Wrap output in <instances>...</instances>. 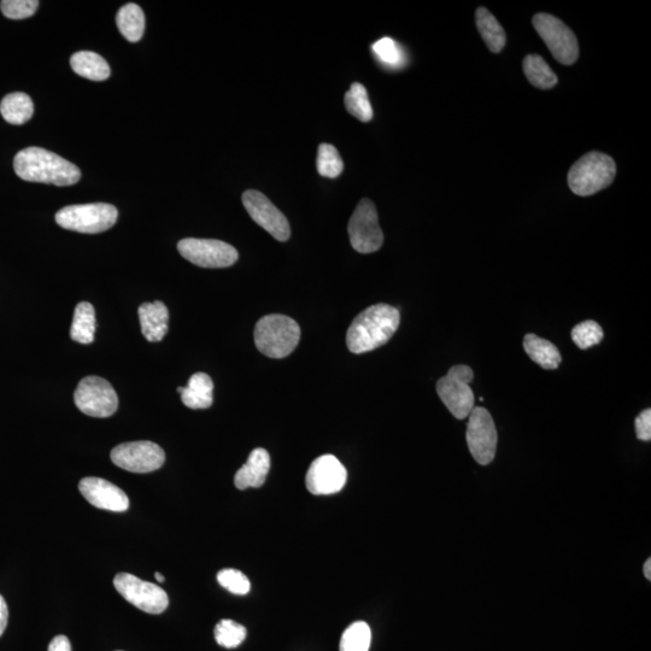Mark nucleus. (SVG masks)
Here are the masks:
<instances>
[{
	"label": "nucleus",
	"mask_w": 651,
	"mask_h": 651,
	"mask_svg": "<svg viewBox=\"0 0 651 651\" xmlns=\"http://www.w3.org/2000/svg\"><path fill=\"white\" fill-rule=\"evenodd\" d=\"M398 309L389 304H375L357 315L346 334V345L353 354H365L385 345L400 326Z\"/></svg>",
	"instance_id": "f257e3e1"
},
{
	"label": "nucleus",
	"mask_w": 651,
	"mask_h": 651,
	"mask_svg": "<svg viewBox=\"0 0 651 651\" xmlns=\"http://www.w3.org/2000/svg\"><path fill=\"white\" fill-rule=\"evenodd\" d=\"M17 177L29 183L73 186L81 179L79 167L45 149L32 148L17 152L14 158Z\"/></svg>",
	"instance_id": "f03ea898"
},
{
	"label": "nucleus",
	"mask_w": 651,
	"mask_h": 651,
	"mask_svg": "<svg viewBox=\"0 0 651 651\" xmlns=\"http://www.w3.org/2000/svg\"><path fill=\"white\" fill-rule=\"evenodd\" d=\"M301 339V328L289 316L271 314L258 320L255 344L261 354L271 359H284L293 353Z\"/></svg>",
	"instance_id": "7ed1b4c3"
},
{
	"label": "nucleus",
	"mask_w": 651,
	"mask_h": 651,
	"mask_svg": "<svg viewBox=\"0 0 651 651\" xmlns=\"http://www.w3.org/2000/svg\"><path fill=\"white\" fill-rule=\"evenodd\" d=\"M617 166L611 156L592 151L573 164L568 173V186L580 197H588L612 185Z\"/></svg>",
	"instance_id": "20e7f679"
},
{
	"label": "nucleus",
	"mask_w": 651,
	"mask_h": 651,
	"mask_svg": "<svg viewBox=\"0 0 651 651\" xmlns=\"http://www.w3.org/2000/svg\"><path fill=\"white\" fill-rule=\"evenodd\" d=\"M119 217V211L114 205L107 203H92L69 205L56 214L58 226L64 230L97 234L114 227Z\"/></svg>",
	"instance_id": "39448f33"
},
{
	"label": "nucleus",
	"mask_w": 651,
	"mask_h": 651,
	"mask_svg": "<svg viewBox=\"0 0 651 651\" xmlns=\"http://www.w3.org/2000/svg\"><path fill=\"white\" fill-rule=\"evenodd\" d=\"M473 378L472 368L460 365L451 368L444 378L438 380V396L456 419L468 418L474 408V394L469 386Z\"/></svg>",
	"instance_id": "423d86ee"
},
{
	"label": "nucleus",
	"mask_w": 651,
	"mask_h": 651,
	"mask_svg": "<svg viewBox=\"0 0 651 651\" xmlns=\"http://www.w3.org/2000/svg\"><path fill=\"white\" fill-rule=\"evenodd\" d=\"M539 37L547 44L557 62L572 66L579 57V44L576 35L561 20L549 14H537L533 17Z\"/></svg>",
	"instance_id": "0eeeda50"
},
{
	"label": "nucleus",
	"mask_w": 651,
	"mask_h": 651,
	"mask_svg": "<svg viewBox=\"0 0 651 651\" xmlns=\"http://www.w3.org/2000/svg\"><path fill=\"white\" fill-rule=\"evenodd\" d=\"M76 407L92 418H109L119 408V397L108 380L99 377L82 379L74 394Z\"/></svg>",
	"instance_id": "6e6552de"
},
{
	"label": "nucleus",
	"mask_w": 651,
	"mask_h": 651,
	"mask_svg": "<svg viewBox=\"0 0 651 651\" xmlns=\"http://www.w3.org/2000/svg\"><path fill=\"white\" fill-rule=\"evenodd\" d=\"M117 592L134 607L149 614H162L168 608L169 598L167 592L160 586L132 576L120 573L114 579Z\"/></svg>",
	"instance_id": "1a4fd4ad"
},
{
	"label": "nucleus",
	"mask_w": 651,
	"mask_h": 651,
	"mask_svg": "<svg viewBox=\"0 0 651 651\" xmlns=\"http://www.w3.org/2000/svg\"><path fill=\"white\" fill-rule=\"evenodd\" d=\"M349 236L353 248L360 254H372L384 243V233L379 226L378 211L367 198L357 205L349 222Z\"/></svg>",
	"instance_id": "9d476101"
},
{
	"label": "nucleus",
	"mask_w": 651,
	"mask_h": 651,
	"mask_svg": "<svg viewBox=\"0 0 651 651\" xmlns=\"http://www.w3.org/2000/svg\"><path fill=\"white\" fill-rule=\"evenodd\" d=\"M187 261L202 268H227L238 261V251L221 240L187 238L178 244Z\"/></svg>",
	"instance_id": "9b49d317"
},
{
	"label": "nucleus",
	"mask_w": 651,
	"mask_h": 651,
	"mask_svg": "<svg viewBox=\"0 0 651 651\" xmlns=\"http://www.w3.org/2000/svg\"><path fill=\"white\" fill-rule=\"evenodd\" d=\"M466 437L469 451L479 465L486 466L494 461L498 434L494 419L488 410L482 407L473 408L469 414Z\"/></svg>",
	"instance_id": "f8f14e48"
},
{
	"label": "nucleus",
	"mask_w": 651,
	"mask_h": 651,
	"mask_svg": "<svg viewBox=\"0 0 651 651\" xmlns=\"http://www.w3.org/2000/svg\"><path fill=\"white\" fill-rule=\"evenodd\" d=\"M111 461L132 473H150L160 469L166 454L160 445L148 441L123 443L111 450Z\"/></svg>",
	"instance_id": "ddd939ff"
},
{
	"label": "nucleus",
	"mask_w": 651,
	"mask_h": 651,
	"mask_svg": "<svg viewBox=\"0 0 651 651\" xmlns=\"http://www.w3.org/2000/svg\"><path fill=\"white\" fill-rule=\"evenodd\" d=\"M243 204L251 219L263 230L279 242L289 240L291 236L289 221L263 193L255 190L244 192Z\"/></svg>",
	"instance_id": "4468645a"
},
{
	"label": "nucleus",
	"mask_w": 651,
	"mask_h": 651,
	"mask_svg": "<svg viewBox=\"0 0 651 651\" xmlns=\"http://www.w3.org/2000/svg\"><path fill=\"white\" fill-rule=\"evenodd\" d=\"M348 479V472L336 456L324 455L314 460L306 477L310 494L325 496L337 494Z\"/></svg>",
	"instance_id": "2eb2a0df"
},
{
	"label": "nucleus",
	"mask_w": 651,
	"mask_h": 651,
	"mask_svg": "<svg viewBox=\"0 0 651 651\" xmlns=\"http://www.w3.org/2000/svg\"><path fill=\"white\" fill-rule=\"evenodd\" d=\"M81 495L92 506L109 512H126L129 508V498L125 491L102 478H84L79 484Z\"/></svg>",
	"instance_id": "dca6fc26"
},
{
	"label": "nucleus",
	"mask_w": 651,
	"mask_h": 651,
	"mask_svg": "<svg viewBox=\"0 0 651 651\" xmlns=\"http://www.w3.org/2000/svg\"><path fill=\"white\" fill-rule=\"evenodd\" d=\"M269 469H271V456L267 450L257 448L252 451L248 461L236 473L234 485L239 490L261 488L266 482Z\"/></svg>",
	"instance_id": "f3484780"
},
{
	"label": "nucleus",
	"mask_w": 651,
	"mask_h": 651,
	"mask_svg": "<svg viewBox=\"0 0 651 651\" xmlns=\"http://www.w3.org/2000/svg\"><path fill=\"white\" fill-rule=\"evenodd\" d=\"M143 336L150 343L161 342L166 337L169 326V312L166 304L160 301L144 303L138 309Z\"/></svg>",
	"instance_id": "a211bd4d"
},
{
	"label": "nucleus",
	"mask_w": 651,
	"mask_h": 651,
	"mask_svg": "<svg viewBox=\"0 0 651 651\" xmlns=\"http://www.w3.org/2000/svg\"><path fill=\"white\" fill-rule=\"evenodd\" d=\"M181 401L187 408L198 410L213 406V379L205 373L193 374L186 387H179Z\"/></svg>",
	"instance_id": "6ab92c4d"
},
{
	"label": "nucleus",
	"mask_w": 651,
	"mask_h": 651,
	"mask_svg": "<svg viewBox=\"0 0 651 651\" xmlns=\"http://www.w3.org/2000/svg\"><path fill=\"white\" fill-rule=\"evenodd\" d=\"M524 349L533 362L549 371L559 368L562 357L559 349L547 339L530 333L524 339Z\"/></svg>",
	"instance_id": "aec40b11"
},
{
	"label": "nucleus",
	"mask_w": 651,
	"mask_h": 651,
	"mask_svg": "<svg viewBox=\"0 0 651 651\" xmlns=\"http://www.w3.org/2000/svg\"><path fill=\"white\" fill-rule=\"evenodd\" d=\"M70 66L76 74L92 81L107 80L111 74L108 62L92 51L76 52L70 58Z\"/></svg>",
	"instance_id": "412c9836"
},
{
	"label": "nucleus",
	"mask_w": 651,
	"mask_h": 651,
	"mask_svg": "<svg viewBox=\"0 0 651 651\" xmlns=\"http://www.w3.org/2000/svg\"><path fill=\"white\" fill-rule=\"evenodd\" d=\"M0 114L11 125H23V123L31 120L34 115L32 98L23 92L10 93L0 103Z\"/></svg>",
	"instance_id": "4be33fe9"
},
{
	"label": "nucleus",
	"mask_w": 651,
	"mask_h": 651,
	"mask_svg": "<svg viewBox=\"0 0 651 651\" xmlns=\"http://www.w3.org/2000/svg\"><path fill=\"white\" fill-rule=\"evenodd\" d=\"M96 312L89 302H81L76 306L70 338L76 343L92 344L95 342Z\"/></svg>",
	"instance_id": "5701e85b"
},
{
	"label": "nucleus",
	"mask_w": 651,
	"mask_h": 651,
	"mask_svg": "<svg viewBox=\"0 0 651 651\" xmlns=\"http://www.w3.org/2000/svg\"><path fill=\"white\" fill-rule=\"evenodd\" d=\"M475 19H477L478 31L482 35L485 44L488 45L491 52L500 54L504 46H506L507 41L506 32H504L500 22L485 8H479L477 10Z\"/></svg>",
	"instance_id": "b1692460"
},
{
	"label": "nucleus",
	"mask_w": 651,
	"mask_h": 651,
	"mask_svg": "<svg viewBox=\"0 0 651 651\" xmlns=\"http://www.w3.org/2000/svg\"><path fill=\"white\" fill-rule=\"evenodd\" d=\"M119 31L131 43H138L145 31V15L137 4L129 3L122 7L116 16Z\"/></svg>",
	"instance_id": "393cba45"
},
{
	"label": "nucleus",
	"mask_w": 651,
	"mask_h": 651,
	"mask_svg": "<svg viewBox=\"0 0 651 651\" xmlns=\"http://www.w3.org/2000/svg\"><path fill=\"white\" fill-rule=\"evenodd\" d=\"M524 72L527 80L537 89L550 90L557 84V76L541 56H527L524 60Z\"/></svg>",
	"instance_id": "a878e982"
},
{
	"label": "nucleus",
	"mask_w": 651,
	"mask_h": 651,
	"mask_svg": "<svg viewBox=\"0 0 651 651\" xmlns=\"http://www.w3.org/2000/svg\"><path fill=\"white\" fill-rule=\"evenodd\" d=\"M344 103L349 113L361 122H369L373 119V109L369 102L366 87L354 82L350 90L346 92Z\"/></svg>",
	"instance_id": "bb28decb"
},
{
	"label": "nucleus",
	"mask_w": 651,
	"mask_h": 651,
	"mask_svg": "<svg viewBox=\"0 0 651 651\" xmlns=\"http://www.w3.org/2000/svg\"><path fill=\"white\" fill-rule=\"evenodd\" d=\"M372 632L363 621L351 624L340 641V651H368L371 647Z\"/></svg>",
	"instance_id": "cd10ccee"
},
{
	"label": "nucleus",
	"mask_w": 651,
	"mask_h": 651,
	"mask_svg": "<svg viewBox=\"0 0 651 651\" xmlns=\"http://www.w3.org/2000/svg\"><path fill=\"white\" fill-rule=\"evenodd\" d=\"M316 167L321 177L334 179L342 174L344 163L339 152L333 145L321 144L319 146Z\"/></svg>",
	"instance_id": "c85d7f7f"
},
{
	"label": "nucleus",
	"mask_w": 651,
	"mask_h": 651,
	"mask_svg": "<svg viewBox=\"0 0 651 651\" xmlns=\"http://www.w3.org/2000/svg\"><path fill=\"white\" fill-rule=\"evenodd\" d=\"M246 635L248 632L245 627L230 619L221 620L215 627V641L224 648L239 647L245 641Z\"/></svg>",
	"instance_id": "c756f323"
},
{
	"label": "nucleus",
	"mask_w": 651,
	"mask_h": 651,
	"mask_svg": "<svg viewBox=\"0 0 651 651\" xmlns=\"http://www.w3.org/2000/svg\"><path fill=\"white\" fill-rule=\"evenodd\" d=\"M375 57L384 66L396 69L403 67L404 54L400 45L394 39L383 38L372 46Z\"/></svg>",
	"instance_id": "7c9ffc66"
},
{
	"label": "nucleus",
	"mask_w": 651,
	"mask_h": 651,
	"mask_svg": "<svg viewBox=\"0 0 651 651\" xmlns=\"http://www.w3.org/2000/svg\"><path fill=\"white\" fill-rule=\"evenodd\" d=\"M604 333L597 322L588 320L580 322L572 330V339L579 349L585 350L602 342Z\"/></svg>",
	"instance_id": "2f4dec72"
},
{
	"label": "nucleus",
	"mask_w": 651,
	"mask_h": 651,
	"mask_svg": "<svg viewBox=\"0 0 651 651\" xmlns=\"http://www.w3.org/2000/svg\"><path fill=\"white\" fill-rule=\"evenodd\" d=\"M217 582L234 595L244 596L251 589L250 580L243 572L226 568L217 574Z\"/></svg>",
	"instance_id": "473e14b6"
},
{
	"label": "nucleus",
	"mask_w": 651,
	"mask_h": 651,
	"mask_svg": "<svg viewBox=\"0 0 651 651\" xmlns=\"http://www.w3.org/2000/svg\"><path fill=\"white\" fill-rule=\"evenodd\" d=\"M39 4L38 0H3L0 9L10 20H25L37 13Z\"/></svg>",
	"instance_id": "72a5a7b5"
},
{
	"label": "nucleus",
	"mask_w": 651,
	"mask_h": 651,
	"mask_svg": "<svg viewBox=\"0 0 651 651\" xmlns=\"http://www.w3.org/2000/svg\"><path fill=\"white\" fill-rule=\"evenodd\" d=\"M636 436L639 441L650 442L651 439V410L645 409L635 421Z\"/></svg>",
	"instance_id": "f704fd0d"
},
{
	"label": "nucleus",
	"mask_w": 651,
	"mask_h": 651,
	"mask_svg": "<svg viewBox=\"0 0 651 651\" xmlns=\"http://www.w3.org/2000/svg\"><path fill=\"white\" fill-rule=\"evenodd\" d=\"M48 651H72V645L68 637L60 635L52 639Z\"/></svg>",
	"instance_id": "c9c22d12"
},
{
	"label": "nucleus",
	"mask_w": 651,
	"mask_h": 651,
	"mask_svg": "<svg viewBox=\"0 0 651 651\" xmlns=\"http://www.w3.org/2000/svg\"><path fill=\"white\" fill-rule=\"evenodd\" d=\"M9 611L8 604L5 602L4 597L0 595V637H2L5 629L8 626Z\"/></svg>",
	"instance_id": "e433bc0d"
},
{
	"label": "nucleus",
	"mask_w": 651,
	"mask_h": 651,
	"mask_svg": "<svg viewBox=\"0 0 651 651\" xmlns=\"http://www.w3.org/2000/svg\"><path fill=\"white\" fill-rule=\"evenodd\" d=\"M644 576L648 580H651V560L648 559L647 562L644 563V568H643Z\"/></svg>",
	"instance_id": "4c0bfd02"
},
{
	"label": "nucleus",
	"mask_w": 651,
	"mask_h": 651,
	"mask_svg": "<svg viewBox=\"0 0 651 651\" xmlns=\"http://www.w3.org/2000/svg\"><path fill=\"white\" fill-rule=\"evenodd\" d=\"M155 578L158 583H164V577L163 574L156 572L155 573Z\"/></svg>",
	"instance_id": "58836bf2"
}]
</instances>
